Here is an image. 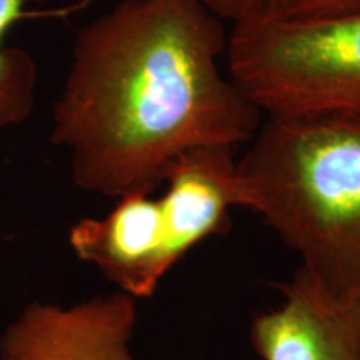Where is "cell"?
Masks as SVG:
<instances>
[{
  "mask_svg": "<svg viewBox=\"0 0 360 360\" xmlns=\"http://www.w3.org/2000/svg\"><path fill=\"white\" fill-rule=\"evenodd\" d=\"M360 12V0H262L257 17L270 20H307Z\"/></svg>",
  "mask_w": 360,
  "mask_h": 360,
  "instance_id": "obj_8",
  "label": "cell"
},
{
  "mask_svg": "<svg viewBox=\"0 0 360 360\" xmlns=\"http://www.w3.org/2000/svg\"><path fill=\"white\" fill-rule=\"evenodd\" d=\"M29 0H0V129L27 122L34 112L37 67L30 53L6 45L15 22L42 13L27 11Z\"/></svg>",
  "mask_w": 360,
  "mask_h": 360,
  "instance_id": "obj_7",
  "label": "cell"
},
{
  "mask_svg": "<svg viewBox=\"0 0 360 360\" xmlns=\"http://www.w3.org/2000/svg\"><path fill=\"white\" fill-rule=\"evenodd\" d=\"M237 160L240 207L334 297H360V114L267 115Z\"/></svg>",
  "mask_w": 360,
  "mask_h": 360,
  "instance_id": "obj_2",
  "label": "cell"
},
{
  "mask_svg": "<svg viewBox=\"0 0 360 360\" xmlns=\"http://www.w3.org/2000/svg\"><path fill=\"white\" fill-rule=\"evenodd\" d=\"M222 22L200 0H122L79 30L51 129L75 186L154 192L192 148L254 137L264 114L220 69Z\"/></svg>",
  "mask_w": 360,
  "mask_h": 360,
  "instance_id": "obj_1",
  "label": "cell"
},
{
  "mask_svg": "<svg viewBox=\"0 0 360 360\" xmlns=\"http://www.w3.org/2000/svg\"><path fill=\"white\" fill-rule=\"evenodd\" d=\"M137 300L124 292L62 305L29 302L4 328L2 360H135Z\"/></svg>",
  "mask_w": 360,
  "mask_h": 360,
  "instance_id": "obj_5",
  "label": "cell"
},
{
  "mask_svg": "<svg viewBox=\"0 0 360 360\" xmlns=\"http://www.w3.org/2000/svg\"><path fill=\"white\" fill-rule=\"evenodd\" d=\"M0 360H2V359H0Z\"/></svg>",
  "mask_w": 360,
  "mask_h": 360,
  "instance_id": "obj_10",
  "label": "cell"
},
{
  "mask_svg": "<svg viewBox=\"0 0 360 360\" xmlns=\"http://www.w3.org/2000/svg\"><path fill=\"white\" fill-rule=\"evenodd\" d=\"M200 2L219 19L231 20L232 24L254 19L262 7V0H200Z\"/></svg>",
  "mask_w": 360,
  "mask_h": 360,
  "instance_id": "obj_9",
  "label": "cell"
},
{
  "mask_svg": "<svg viewBox=\"0 0 360 360\" xmlns=\"http://www.w3.org/2000/svg\"><path fill=\"white\" fill-rule=\"evenodd\" d=\"M227 74L265 115L360 114V12L233 24Z\"/></svg>",
  "mask_w": 360,
  "mask_h": 360,
  "instance_id": "obj_4",
  "label": "cell"
},
{
  "mask_svg": "<svg viewBox=\"0 0 360 360\" xmlns=\"http://www.w3.org/2000/svg\"><path fill=\"white\" fill-rule=\"evenodd\" d=\"M164 184L160 197L127 193L105 217L82 219L69 231L75 257L135 300L154 295L193 247L231 231V209L238 207L236 160L225 148L186 152Z\"/></svg>",
  "mask_w": 360,
  "mask_h": 360,
  "instance_id": "obj_3",
  "label": "cell"
},
{
  "mask_svg": "<svg viewBox=\"0 0 360 360\" xmlns=\"http://www.w3.org/2000/svg\"><path fill=\"white\" fill-rule=\"evenodd\" d=\"M282 302L259 314L250 342L260 360H360V297H334L297 269Z\"/></svg>",
  "mask_w": 360,
  "mask_h": 360,
  "instance_id": "obj_6",
  "label": "cell"
}]
</instances>
